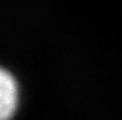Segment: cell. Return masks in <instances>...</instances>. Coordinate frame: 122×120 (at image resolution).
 I'll list each match as a JSON object with an SVG mask.
<instances>
[{
  "mask_svg": "<svg viewBox=\"0 0 122 120\" xmlns=\"http://www.w3.org/2000/svg\"><path fill=\"white\" fill-rule=\"evenodd\" d=\"M20 103V87L13 74L3 70L0 75V119L10 120Z\"/></svg>",
  "mask_w": 122,
  "mask_h": 120,
  "instance_id": "cell-1",
  "label": "cell"
}]
</instances>
